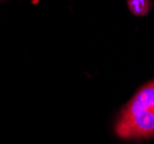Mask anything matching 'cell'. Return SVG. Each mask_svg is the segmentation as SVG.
<instances>
[{
	"label": "cell",
	"instance_id": "3957f363",
	"mask_svg": "<svg viewBox=\"0 0 154 144\" xmlns=\"http://www.w3.org/2000/svg\"><path fill=\"white\" fill-rule=\"evenodd\" d=\"M129 6L136 15H144L148 9L146 0H129Z\"/></svg>",
	"mask_w": 154,
	"mask_h": 144
},
{
	"label": "cell",
	"instance_id": "7a4b0ae2",
	"mask_svg": "<svg viewBox=\"0 0 154 144\" xmlns=\"http://www.w3.org/2000/svg\"><path fill=\"white\" fill-rule=\"evenodd\" d=\"M154 106V81L146 84L132 97L124 107L119 119H128L134 114Z\"/></svg>",
	"mask_w": 154,
	"mask_h": 144
},
{
	"label": "cell",
	"instance_id": "6da1fadb",
	"mask_svg": "<svg viewBox=\"0 0 154 144\" xmlns=\"http://www.w3.org/2000/svg\"><path fill=\"white\" fill-rule=\"evenodd\" d=\"M116 134L122 138H139L154 135V106L116 123Z\"/></svg>",
	"mask_w": 154,
	"mask_h": 144
}]
</instances>
